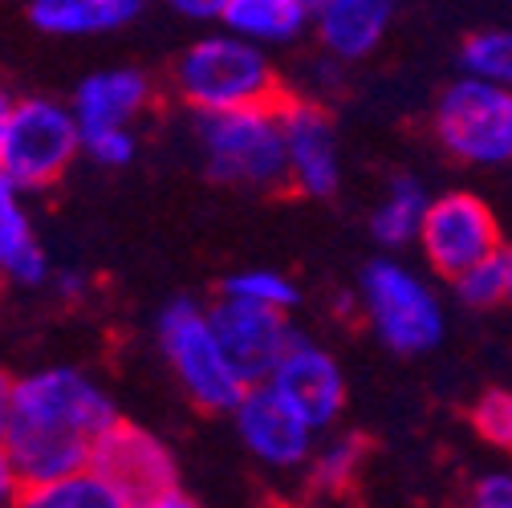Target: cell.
<instances>
[{
    "label": "cell",
    "instance_id": "6da1fadb",
    "mask_svg": "<svg viewBox=\"0 0 512 508\" xmlns=\"http://www.w3.org/2000/svg\"><path fill=\"white\" fill-rule=\"evenodd\" d=\"M118 423L110 395L78 366H41L0 395V500L21 504L25 488L90 468L94 443Z\"/></svg>",
    "mask_w": 512,
    "mask_h": 508
},
{
    "label": "cell",
    "instance_id": "7a4b0ae2",
    "mask_svg": "<svg viewBox=\"0 0 512 508\" xmlns=\"http://www.w3.org/2000/svg\"><path fill=\"white\" fill-rule=\"evenodd\" d=\"M171 90L196 114L265 106L281 98L269 49L232 29L191 41L171 66Z\"/></svg>",
    "mask_w": 512,
    "mask_h": 508
},
{
    "label": "cell",
    "instance_id": "3957f363",
    "mask_svg": "<svg viewBox=\"0 0 512 508\" xmlns=\"http://www.w3.org/2000/svg\"><path fill=\"white\" fill-rule=\"evenodd\" d=\"M82 155V126L70 102L9 94L0 102V183L21 196L45 192Z\"/></svg>",
    "mask_w": 512,
    "mask_h": 508
},
{
    "label": "cell",
    "instance_id": "277c9868",
    "mask_svg": "<svg viewBox=\"0 0 512 508\" xmlns=\"http://www.w3.org/2000/svg\"><path fill=\"white\" fill-rule=\"evenodd\" d=\"M196 139L208 175L224 187L277 192L289 183V147L277 102L196 114Z\"/></svg>",
    "mask_w": 512,
    "mask_h": 508
},
{
    "label": "cell",
    "instance_id": "5b68a950",
    "mask_svg": "<svg viewBox=\"0 0 512 508\" xmlns=\"http://www.w3.org/2000/svg\"><path fill=\"white\" fill-rule=\"evenodd\" d=\"M155 338H159V350L175 374V383L196 407L220 415L244 399L248 378L236 370V362L212 322V309L187 301V297L171 301L155 322Z\"/></svg>",
    "mask_w": 512,
    "mask_h": 508
},
{
    "label": "cell",
    "instance_id": "8992f818",
    "mask_svg": "<svg viewBox=\"0 0 512 508\" xmlns=\"http://www.w3.org/2000/svg\"><path fill=\"white\" fill-rule=\"evenodd\" d=\"M358 309L370 334L391 354L415 358L443 342V305L435 289L407 265L378 257L358 277Z\"/></svg>",
    "mask_w": 512,
    "mask_h": 508
},
{
    "label": "cell",
    "instance_id": "52a82bcc",
    "mask_svg": "<svg viewBox=\"0 0 512 508\" xmlns=\"http://www.w3.org/2000/svg\"><path fill=\"white\" fill-rule=\"evenodd\" d=\"M435 139L464 167L512 163V90L480 74H460L435 102Z\"/></svg>",
    "mask_w": 512,
    "mask_h": 508
},
{
    "label": "cell",
    "instance_id": "ba28073f",
    "mask_svg": "<svg viewBox=\"0 0 512 508\" xmlns=\"http://www.w3.org/2000/svg\"><path fill=\"white\" fill-rule=\"evenodd\" d=\"M90 468L110 484L118 508H191L171 448L147 427L118 419L94 443Z\"/></svg>",
    "mask_w": 512,
    "mask_h": 508
},
{
    "label": "cell",
    "instance_id": "9c48e42d",
    "mask_svg": "<svg viewBox=\"0 0 512 508\" xmlns=\"http://www.w3.org/2000/svg\"><path fill=\"white\" fill-rule=\"evenodd\" d=\"M500 244H504L500 220L476 192L456 187V192L431 196V208L419 232V252L431 273L456 281L472 265L496 257Z\"/></svg>",
    "mask_w": 512,
    "mask_h": 508
},
{
    "label": "cell",
    "instance_id": "30bf717a",
    "mask_svg": "<svg viewBox=\"0 0 512 508\" xmlns=\"http://www.w3.org/2000/svg\"><path fill=\"white\" fill-rule=\"evenodd\" d=\"M244 452L269 472H301L317 448V435L269 383H252L228 411Z\"/></svg>",
    "mask_w": 512,
    "mask_h": 508
},
{
    "label": "cell",
    "instance_id": "8fae6325",
    "mask_svg": "<svg viewBox=\"0 0 512 508\" xmlns=\"http://www.w3.org/2000/svg\"><path fill=\"white\" fill-rule=\"evenodd\" d=\"M285 147H289V187L309 200H330L342 183V155L330 110L317 98H277Z\"/></svg>",
    "mask_w": 512,
    "mask_h": 508
},
{
    "label": "cell",
    "instance_id": "7c38bea8",
    "mask_svg": "<svg viewBox=\"0 0 512 508\" xmlns=\"http://www.w3.org/2000/svg\"><path fill=\"white\" fill-rule=\"evenodd\" d=\"M265 383L313 427V431H330L342 411H346V378L342 366L330 350H322L317 342H305L297 334V342L285 350V358L273 366V374Z\"/></svg>",
    "mask_w": 512,
    "mask_h": 508
},
{
    "label": "cell",
    "instance_id": "4fadbf2b",
    "mask_svg": "<svg viewBox=\"0 0 512 508\" xmlns=\"http://www.w3.org/2000/svg\"><path fill=\"white\" fill-rule=\"evenodd\" d=\"M208 309H212V322H216L236 370L248 378V387L265 383L273 366L285 358V350L297 342V330L285 309H269V305L228 297V293H220V301Z\"/></svg>",
    "mask_w": 512,
    "mask_h": 508
},
{
    "label": "cell",
    "instance_id": "5bb4252c",
    "mask_svg": "<svg viewBox=\"0 0 512 508\" xmlns=\"http://www.w3.org/2000/svg\"><path fill=\"white\" fill-rule=\"evenodd\" d=\"M155 90H151V78L135 66H106V70H94L86 74L78 86H74V114H78V126L82 135L86 131H106V126H135L147 106H151Z\"/></svg>",
    "mask_w": 512,
    "mask_h": 508
},
{
    "label": "cell",
    "instance_id": "9a60e30c",
    "mask_svg": "<svg viewBox=\"0 0 512 508\" xmlns=\"http://www.w3.org/2000/svg\"><path fill=\"white\" fill-rule=\"evenodd\" d=\"M395 13L399 0H330L313 17V29L334 61H362L382 45Z\"/></svg>",
    "mask_w": 512,
    "mask_h": 508
},
{
    "label": "cell",
    "instance_id": "2e32d148",
    "mask_svg": "<svg viewBox=\"0 0 512 508\" xmlns=\"http://www.w3.org/2000/svg\"><path fill=\"white\" fill-rule=\"evenodd\" d=\"M147 0H25V21L41 37L86 41L126 29Z\"/></svg>",
    "mask_w": 512,
    "mask_h": 508
},
{
    "label": "cell",
    "instance_id": "e0dca14e",
    "mask_svg": "<svg viewBox=\"0 0 512 508\" xmlns=\"http://www.w3.org/2000/svg\"><path fill=\"white\" fill-rule=\"evenodd\" d=\"M0 269L21 289H37L53 281L49 252L37 240V228L21 204V192L0 183Z\"/></svg>",
    "mask_w": 512,
    "mask_h": 508
},
{
    "label": "cell",
    "instance_id": "ac0fdd59",
    "mask_svg": "<svg viewBox=\"0 0 512 508\" xmlns=\"http://www.w3.org/2000/svg\"><path fill=\"white\" fill-rule=\"evenodd\" d=\"M220 25L265 49H277L301 41V33L313 25V13L305 0H228Z\"/></svg>",
    "mask_w": 512,
    "mask_h": 508
},
{
    "label": "cell",
    "instance_id": "d6986e66",
    "mask_svg": "<svg viewBox=\"0 0 512 508\" xmlns=\"http://www.w3.org/2000/svg\"><path fill=\"white\" fill-rule=\"evenodd\" d=\"M427 208H431L427 187H423L415 175H399V179L387 183V192H382V200H378L374 212H370V236H374L382 248L419 244Z\"/></svg>",
    "mask_w": 512,
    "mask_h": 508
},
{
    "label": "cell",
    "instance_id": "ffe728a7",
    "mask_svg": "<svg viewBox=\"0 0 512 508\" xmlns=\"http://www.w3.org/2000/svg\"><path fill=\"white\" fill-rule=\"evenodd\" d=\"M362 468H366V443L358 435H326V439H317V448L301 472H305L309 496L342 500L358 488Z\"/></svg>",
    "mask_w": 512,
    "mask_h": 508
},
{
    "label": "cell",
    "instance_id": "44dd1931",
    "mask_svg": "<svg viewBox=\"0 0 512 508\" xmlns=\"http://www.w3.org/2000/svg\"><path fill=\"white\" fill-rule=\"evenodd\" d=\"M21 504H29V508H118V496L94 468H78V472L57 476L49 484L25 488Z\"/></svg>",
    "mask_w": 512,
    "mask_h": 508
},
{
    "label": "cell",
    "instance_id": "7402d4cb",
    "mask_svg": "<svg viewBox=\"0 0 512 508\" xmlns=\"http://www.w3.org/2000/svg\"><path fill=\"white\" fill-rule=\"evenodd\" d=\"M460 66L512 90V29H480L460 45Z\"/></svg>",
    "mask_w": 512,
    "mask_h": 508
},
{
    "label": "cell",
    "instance_id": "603a6c76",
    "mask_svg": "<svg viewBox=\"0 0 512 508\" xmlns=\"http://www.w3.org/2000/svg\"><path fill=\"white\" fill-rule=\"evenodd\" d=\"M220 293L244 297V301H256V305H269V309H285V313H293L297 301H301L297 285L289 277L273 273V269H240V273L224 277Z\"/></svg>",
    "mask_w": 512,
    "mask_h": 508
},
{
    "label": "cell",
    "instance_id": "cb8c5ba5",
    "mask_svg": "<svg viewBox=\"0 0 512 508\" xmlns=\"http://www.w3.org/2000/svg\"><path fill=\"white\" fill-rule=\"evenodd\" d=\"M472 427L488 448L512 456V391H500V387L484 391L472 407Z\"/></svg>",
    "mask_w": 512,
    "mask_h": 508
},
{
    "label": "cell",
    "instance_id": "d4e9b609",
    "mask_svg": "<svg viewBox=\"0 0 512 508\" xmlns=\"http://www.w3.org/2000/svg\"><path fill=\"white\" fill-rule=\"evenodd\" d=\"M82 155L106 171H118L126 163H135L139 155V139L135 126H106V131H86L82 135Z\"/></svg>",
    "mask_w": 512,
    "mask_h": 508
},
{
    "label": "cell",
    "instance_id": "484cf974",
    "mask_svg": "<svg viewBox=\"0 0 512 508\" xmlns=\"http://www.w3.org/2000/svg\"><path fill=\"white\" fill-rule=\"evenodd\" d=\"M456 297L468 305V309H492V305H508L504 297V273H500V261L488 257L480 265H472L468 273H460L456 281Z\"/></svg>",
    "mask_w": 512,
    "mask_h": 508
},
{
    "label": "cell",
    "instance_id": "4316f807",
    "mask_svg": "<svg viewBox=\"0 0 512 508\" xmlns=\"http://www.w3.org/2000/svg\"><path fill=\"white\" fill-rule=\"evenodd\" d=\"M476 508H512V472H484L472 484Z\"/></svg>",
    "mask_w": 512,
    "mask_h": 508
},
{
    "label": "cell",
    "instance_id": "83f0119b",
    "mask_svg": "<svg viewBox=\"0 0 512 508\" xmlns=\"http://www.w3.org/2000/svg\"><path fill=\"white\" fill-rule=\"evenodd\" d=\"M167 5L187 21H220L228 0H167Z\"/></svg>",
    "mask_w": 512,
    "mask_h": 508
},
{
    "label": "cell",
    "instance_id": "f1b7e54d",
    "mask_svg": "<svg viewBox=\"0 0 512 508\" xmlns=\"http://www.w3.org/2000/svg\"><path fill=\"white\" fill-rule=\"evenodd\" d=\"M49 285L57 289V297H66V301H78V297L90 293V277H86L82 269H74V265H70V269H57Z\"/></svg>",
    "mask_w": 512,
    "mask_h": 508
},
{
    "label": "cell",
    "instance_id": "f546056e",
    "mask_svg": "<svg viewBox=\"0 0 512 508\" xmlns=\"http://www.w3.org/2000/svg\"><path fill=\"white\" fill-rule=\"evenodd\" d=\"M496 261H500V273H504V297H508V305H512V240L500 244Z\"/></svg>",
    "mask_w": 512,
    "mask_h": 508
},
{
    "label": "cell",
    "instance_id": "4dcf8cb0",
    "mask_svg": "<svg viewBox=\"0 0 512 508\" xmlns=\"http://www.w3.org/2000/svg\"><path fill=\"white\" fill-rule=\"evenodd\" d=\"M305 5H309V13H313V17H317V13H322V9H326V5H330V0H305Z\"/></svg>",
    "mask_w": 512,
    "mask_h": 508
}]
</instances>
